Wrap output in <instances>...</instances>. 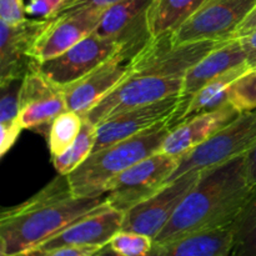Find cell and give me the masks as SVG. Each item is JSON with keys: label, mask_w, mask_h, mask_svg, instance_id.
<instances>
[{"label": "cell", "mask_w": 256, "mask_h": 256, "mask_svg": "<svg viewBox=\"0 0 256 256\" xmlns=\"http://www.w3.org/2000/svg\"><path fill=\"white\" fill-rule=\"evenodd\" d=\"M252 30H256V6L254 8V10L250 12L249 16L245 19V22H242V26L238 29V32H235L234 38L242 36V35L248 34V32H252Z\"/></svg>", "instance_id": "35"}, {"label": "cell", "mask_w": 256, "mask_h": 256, "mask_svg": "<svg viewBox=\"0 0 256 256\" xmlns=\"http://www.w3.org/2000/svg\"><path fill=\"white\" fill-rule=\"evenodd\" d=\"M120 44L112 38L92 32L62 54L38 64L40 72L64 89L78 82L118 52Z\"/></svg>", "instance_id": "10"}, {"label": "cell", "mask_w": 256, "mask_h": 256, "mask_svg": "<svg viewBox=\"0 0 256 256\" xmlns=\"http://www.w3.org/2000/svg\"><path fill=\"white\" fill-rule=\"evenodd\" d=\"M120 2H122V0H74V2L62 5L52 18L59 16L62 14H69V12H82V10H105Z\"/></svg>", "instance_id": "30"}, {"label": "cell", "mask_w": 256, "mask_h": 256, "mask_svg": "<svg viewBox=\"0 0 256 256\" xmlns=\"http://www.w3.org/2000/svg\"><path fill=\"white\" fill-rule=\"evenodd\" d=\"M205 0H152L148 10V24L152 40L176 32Z\"/></svg>", "instance_id": "22"}, {"label": "cell", "mask_w": 256, "mask_h": 256, "mask_svg": "<svg viewBox=\"0 0 256 256\" xmlns=\"http://www.w3.org/2000/svg\"><path fill=\"white\" fill-rule=\"evenodd\" d=\"M179 106V96L142 105L115 114L96 124V150L139 135L169 120Z\"/></svg>", "instance_id": "14"}, {"label": "cell", "mask_w": 256, "mask_h": 256, "mask_svg": "<svg viewBox=\"0 0 256 256\" xmlns=\"http://www.w3.org/2000/svg\"><path fill=\"white\" fill-rule=\"evenodd\" d=\"M162 252H164V246L155 242V246H154V249H152V252L146 256H162ZM95 256H122V255L116 254L114 250H112V248H110L109 245H105V246L102 248V249L100 250V252H98Z\"/></svg>", "instance_id": "36"}, {"label": "cell", "mask_w": 256, "mask_h": 256, "mask_svg": "<svg viewBox=\"0 0 256 256\" xmlns=\"http://www.w3.org/2000/svg\"><path fill=\"white\" fill-rule=\"evenodd\" d=\"M96 142V125L84 119L82 132L74 144L59 156L52 158V165L58 174L68 176L84 164L92 154Z\"/></svg>", "instance_id": "24"}, {"label": "cell", "mask_w": 256, "mask_h": 256, "mask_svg": "<svg viewBox=\"0 0 256 256\" xmlns=\"http://www.w3.org/2000/svg\"><path fill=\"white\" fill-rule=\"evenodd\" d=\"M152 0H122L104 10L95 34L112 38L122 52L139 56L152 42L148 24V10Z\"/></svg>", "instance_id": "13"}, {"label": "cell", "mask_w": 256, "mask_h": 256, "mask_svg": "<svg viewBox=\"0 0 256 256\" xmlns=\"http://www.w3.org/2000/svg\"><path fill=\"white\" fill-rule=\"evenodd\" d=\"M26 4L24 0H0V22L15 25L26 20Z\"/></svg>", "instance_id": "29"}, {"label": "cell", "mask_w": 256, "mask_h": 256, "mask_svg": "<svg viewBox=\"0 0 256 256\" xmlns=\"http://www.w3.org/2000/svg\"><path fill=\"white\" fill-rule=\"evenodd\" d=\"M244 62H246V54L240 40L236 38L229 39L222 46L209 52L192 69L188 70L182 78V92L179 94V106L172 118L178 116L185 109L192 95L199 92L210 80Z\"/></svg>", "instance_id": "19"}, {"label": "cell", "mask_w": 256, "mask_h": 256, "mask_svg": "<svg viewBox=\"0 0 256 256\" xmlns=\"http://www.w3.org/2000/svg\"><path fill=\"white\" fill-rule=\"evenodd\" d=\"M182 85V79L132 74L82 118L96 125L102 120L125 110L152 104L169 96H179Z\"/></svg>", "instance_id": "7"}, {"label": "cell", "mask_w": 256, "mask_h": 256, "mask_svg": "<svg viewBox=\"0 0 256 256\" xmlns=\"http://www.w3.org/2000/svg\"><path fill=\"white\" fill-rule=\"evenodd\" d=\"M239 114V110L228 102L219 109L196 115L170 130L160 152L180 159L208 142Z\"/></svg>", "instance_id": "18"}, {"label": "cell", "mask_w": 256, "mask_h": 256, "mask_svg": "<svg viewBox=\"0 0 256 256\" xmlns=\"http://www.w3.org/2000/svg\"><path fill=\"white\" fill-rule=\"evenodd\" d=\"M202 170L189 172L165 184L156 194L124 212L122 230L155 238L162 232L188 192L195 186Z\"/></svg>", "instance_id": "8"}, {"label": "cell", "mask_w": 256, "mask_h": 256, "mask_svg": "<svg viewBox=\"0 0 256 256\" xmlns=\"http://www.w3.org/2000/svg\"><path fill=\"white\" fill-rule=\"evenodd\" d=\"M49 19H26L9 25L0 22V86L22 80L38 62L32 56L34 42L48 26Z\"/></svg>", "instance_id": "15"}, {"label": "cell", "mask_w": 256, "mask_h": 256, "mask_svg": "<svg viewBox=\"0 0 256 256\" xmlns=\"http://www.w3.org/2000/svg\"><path fill=\"white\" fill-rule=\"evenodd\" d=\"M232 256H256V192L232 222Z\"/></svg>", "instance_id": "26"}, {"label": "cell", "mask_w": 256, "mask_h": 256, "mask_svg": "<svg viewBox=\"0 0 256 256\" xmlns=\"http://www.w3.org/2000/svg\"><path fill=\"white\" fill-rule=\"evenodd\" d=\"M232 225L196 232L164 245L162 256H232Z\"/></svg>", "instance_id": "21"}, {"label": "cell", "mask_w": 256, "mask_h": 256, "mask_svg": "<svg viewBox=\"0 0 256 256\" xmlns=\"http://www.w3.org/2000/svg\"><path fill=\"white\" fill-rule=\"evenodd\" d=\"M252 195L245 155L202 170L155 242L164 246L196 232L232 225Z\"/></svg>", "instance_id": "2"}, {"label": "cell", "mask_w": 256, "mask_h": 256, "mask_svg": "<svg viewBox=\"0 0 256 256\" xmlns=\"http://www.w3.org/2000/svg\"><path fill=\"white\" fill-rule=\"evenodd\" d=\"M108 245L122 256H146L154 249L155 240L140 232L120 230Z\"/></svg>", "instance_id": "27"}, {"label": "cell", "mask_w": 256, "mask_h": 256, "mask_svg": "<svg viewBox=\"0 0 256 256\" xmlns=\"http://www.w3.org/2000/svg\"><path fill=\"white\" fill-rule=\"evenodd\" d=\"M226 42H196L172 45L170 35L159 38L152 40L135 59L132 74L182 79L188 70Z\"/></svg>", "instance_id": "9"}, {"label": "cell", "mask_w": 256, "mask_h": 256, "mask_svg": "<svg viewBox=\"0 0 256 256\" xmlns=\"http://www.w3.org/2000/svg\"><path fill=\"white\" fill-rule=\"evenodd\" d=\"M104 246H62L48 252H36L38 256H95Z\"/></svg>", "instance_id": "32"}, {"label": "cell", "mask_w": 256, "mask_h": 256, "mask_svg": "<svg viewBox=\"0 0 256 256\" xmlns=\"http://www.w3.org/2000/svg\"><path fill=\"white\" fill-rule=\"evenodd\" d=\"M104 10H82L49 19V24L36 38L32 50L35 62L40 64L69 50L95 32Z\"/></svg>", "instance_id": "16"}, {"label": "cell", "mask_w": 256, "mask_h": 256, "mask_svg": "<svg viewBox=\"0 0 256 256\" xmlns=\"http://www.w3.org/2000/svg\"><path fill=\"white\" fill-rule=\"evenodd\" d=\"M255 145L256 109L240 112L208 142L180 158L178 168L169 182L189 172L204 170L242 156Z\"/></svg>", "instance_id": "4"}, {"label": "cell", "mask_w": 256, "mask_h": 256, "mask_svg": "<svg viewBox=\"0 0 256 256\" xmlns=\"http://www.w3.org/2000/svg\"><path fill=\"white\" fill-rule=\"evenodd\" d=\"M250 69L252 68L249 66V64L244 62V64L238 65V66L222 72V75L216 76L215 79L210 80L199 92L192 95L185 109L178 116L168 120L166 124L169 129H174L179 124L196 116V115L219 109V108L228 104L229 102L230 88L242 75L246 74Z\"/></svg>", "instance_id": "20"}, {"label": "cell", "mask_w": 256, "mask_h": 256, "mask_svg": "<svg viewBox=\"0 0 256 256\" xmlns=\"http://www.w3.org/2000/svg\"><path fill=\"white\" fill-rule=\"evenodd\" d=\"M20 84L22 80H18L0 86V156H4L14 146L24 130L19 118Z\"/></svg>", "instance_id": "23"}, {"label": "cell", "mask_w": 256, "mask_h": 256, "mask_svg": "<svg viewBox=\"0 0 256 256\" xmlns=\"http://www.w3.org/2000/svg\"><path fill=\"white\" fill-rule=\"evenodd\" d=\"M68 110L64 89L48 79L38 64L24 75L19 89V118L24 129H49L52 120Z\"/></svg>", "instance_id": "12"}, {"label": "cell", "mask_w": 256, "mask_h": 256, "mask_svg": "<svg viewBox=\"0 0 256 256\" xmlns=\"http://www.w3.org/2000/svg\"><path fill=\"white\" fill-rule=\"evenodd\" d=\"M124 212L104 205L85 215L34 252H48L62 246H105L122 230Z\"/></svg>", "instance_id": "17"}, {"label": "cell", "mask_w": 256, "mask_h": 256, "mask_svg": "<svg viewBox=\"0 0 256 256\" xmlns=\"http://www.w3.org/2000/svg\"><path fill=\"white\" fill-rule=\"evenodd\" d=\"M105 195L75 196L68 176L58 174L22 204L0 215V256L36 250L85 215L106 205Z\"/></svg>", "instance_id": "1"}, {"label": "cell", "mask_w": 256, "mask_h": 256, "mask_svg": "<svg viewBox=\"0 0 256 256\" xmlns=\"http://www.w3.org/2000/svg\"><path fill=\"white\" fill-rule=\"evenodd\" d=\"M178 164V158L162 152L145 158L108 182L105 189L108 205L125 212L149 199L168 184Z\"/></svg>", "instance_id": "5"}, {"label": "cell", "mask_w": 256, "mask_h": 256, "mask_svg": "<svg viewBox=\"0 0 256 256\" xmlns=\"http://www.w3.org/2000/svg\"><path fill=\"white\" fill-rule=\"evenodd\" d=\"M245 168H246V176L249 185L252 186V192H256V145L250 152L245 154Z\"/></svg>", "instance_id": "34"}, {"label": "cell", "mask_w": 256, "mask_h": 256, "mask_svg": "<svg viewBox=\"0 0 256 256\" xmlns=\"http://www.w3.org/2000/svg\"><path fill=\"white\" fill-rule=\"evenodd\" d=\"M62 2L64 0H29L26 4V14L50 19L59 10Z\"/></svg>", "instance_id": "31"}, {"label": "cell", "mask_w": 256, "mask_h": 256, "mask_svg": "<svg viewBox=\"0 0 256 256\" xmlns=\"http://www.w3.org/2000/svg\"><path fill=\"white\" fill-rule=\"evenodd\" d=\"M166 122L168 120L142 134L92 152L84 164L68 175L75 196H102L110 180L145 158L160 152L170 132Z\"/></svg>", "instance_id": "3"}, {"label": "cell", "mask_w": 256, "mask_h": 256, "mask_svg": "<svg viewBox=\"0 0 256 256\" xmlns=\"http://www.w3.org/2000/svg\"><path fill=\"white\" fill-rule=\"evenodd\" d=\"M136 56L118 50L112 56L78 82L64 88L68 110L86 115L105 95L132 74Z\"/></svg>", "instance_id": "11"}, {"label": "cell", "mask_w": 256, "mask_h": 256, "mask_svg": "<svg viewBox=\"0 0 256 256\" xmlns=\"http://www.w3.org/2000/svg\"><path fill=\"white\" fill-rule=\"evenodd\" d=\"M256 6V0H205L204 4L170 35L172 45L232 39Z\"/></svg>", "instance_id": "6"}, {"label": "cell", "mask_w": 256, "mask_h": 256, "mask_svg": "<svg viewBox=\"0 0 256 256\" xmlns=\"http://www.w3.org/2000/svg\"><path fill=\"white\" fill-rule=\"evenodd\" d=\"M229 102L240 112L256 109V68L250 69L230 88Z\"/></svg>", "instance_id": "28"}, {"label": "cell", "mask_w": 256, "mask_h": 256, "mask_svg": "<svg viewBox=\"0 0 256 256\" xmlns=\"http://www.w3.org/2000/svg\"><path fill=\"white\" fill-rule=\"evenodd\" d=\"M74 2V0H64V2H62V5L68 4V2ZM62 6H60V8H62ZM60 8H59V9H60Z\"/></svg>", "instance_id": "38"}, {"label": "cell", "mask_w": 256, "mask_h": 256, "mask_svg": "<svg viewBox=\"0 0 256 256\" xmlns=\"http://www.w3.org/2000/svg\"><path fill=\"white\" fill-rule=\"evenodd\" d=\"M240 40L246 54V62L252 69L256 68V30L248 32L242 36L236 38Z\"/></svg>", "instance_id": "33"}, {"label": "cell", "mask_w": 256, "mask_h": 256, "mask_svg": "<svg viewBox=\"0 0 256 256\" xmlns=\"http://www.w3.org/2000/svg\"><path fill=\"white\" fill-rule=\"evenodd\" d=\"M16 256H38V254H36V252H25V254H20Z\"/></svg>", "instance_id": "37"}, {"label": "cell", "mask_w": 256, "mask_h": 256, "mask_svg": "<svg viewBox=\"0 0 256 256\" xmlns=\"http://www.w3.org/2000/svg\"><path fill=\"white\" fill-rule=\"evenodd\" d=\"M84 118L78 112L66 110L55 118L48 129V148L52 158L66 152L82 132Z\"/></svg>", "instance_id": "25"}]
</instances>
